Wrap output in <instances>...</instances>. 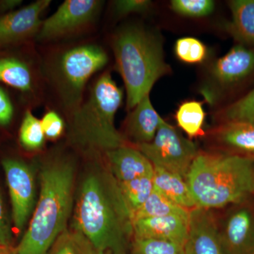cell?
Returning <instances> with one entry per match:
<instances>
[{"label":"cell","mask_w":254,"mask_h":254,"mask_svg":"<svg viewBox=\"0 0 254 254\" xmlns=\"http://www.w3.org/2000/svg\"><path fill=\"white\" fill-rule=\"evenodd\" d=\"M205 113L203 103L197 100H187L179 107L175 113L177 125L185 131L189 138L204 137L203 130Z\"/></svg>","instance_id":"cell-20"},{"label":"cell","mask_w":254,"mask_h":254,"mask_svg":"<svg viewBox=\"0 0 254 254\" xmlns=\"http://www.w3.org/2000/svg\"><path fill=\"white\" fill-rule=\"evenodd\" d=\"M50 3V0H38L0 16V45L18 43L38 34L43 23L41 15Z\"/></svg>","instance_id":"cell-14"},{"label":"cell","mask_w":254,"mask_h":254,"mask_svg":"<svg viewBox=\"0 0 254 254\" xmlns=\"http://www.w3.org/2000/svg\"><path fill=\"white\" fill-rule=\"evenodd\" d=\"M11 198L15 228L22 231L30 218L36 199V184L31 168L26 163L6 158L2 161Z\"/></svg>","instance_id":"cell-11"},{"label":"cell","mask_w":254,"mask_h":254,"mask_svg":"<svg viewBox=\"0 0 254 254\" xmlns=\"http://www.w3.org/2000/svg\"><path fill=\"white\" fill-rule=\"evenodd\" d=\"M12 243L11 227L0 193V247H12Z\"/></svg>","instance_id":"cell-32"},{"label":"cell","mask_w":254,"mask_h":254,"mask_svg":"<svg viewBox=\"0 0 254 254\" xmlns=\"http://www.w3.org/2000/svg\"><path fill=\"white\" fill-rule=\"evenodd\" d=\"M131 145L140 150L155 166L176 173L185 180L200 150L194 142L185 138L164 120L153 141Z\"/></svg>","instance_id":"cell-7"},{"label":"cell","mask_w":254,"mask_h":254,"mask_svg":"<svg viewBox=\"0 0 254 254\" xmlns=\"http://www.w3.org/2000/svg\"><path fill=\"white\" fill-rule=\"evenodd\" d=\"M73 218L71 227L86 235L99 251L126 248L133 237L131 215L108 168L83 180Z\"/></svg>","instance_id":"cell-1"},{"label":"cell","mask_w":254,"mask_h":254,"mask_svg":"<svg viewBox=\"0 0 254 254\" xmlns=\"http://www.w3.org/2000/svg\"><path fill=\"white\" fill-rule=\"evenodd\" d=\"M14 109L9 96L0 88V125H9L12 119Z\"/></svg>","instance_id":"cell-33"},{"label":"cell","mask_w":254,"mask_h":254,"mask_svg":"<svg viewBox=\"0 0 254 254\" xmlns=\"http://www.w3.org/2000/svg\"><path fill=\"white\" fill-rule=\"evenodd\" d=\"M46 138L41 120L27 110L20 127L19 141L21 145L28 150H38L44 145Z\"/></svg>","instance_id":"cell-26"},{"label":"cell","mask_w":254,"mask_h":254,"mask_svg":"<svg viewBox=\"0 0 254 254\" xmlns=\"http://www.w3.org/2000/svg\"><path fill=\"white\" fill-rule=\"evenodd\" d=\"M190 210L179 206L158 190L153 189L149 198L143 205L133 214L132 221L138 219L155 218V217L180 215L188 217Z\"/></svg>","instance_id":"cell-22"},{"label":"cell","mask_w":254,"mask_h":254,"mask_svg":"<svg viewBox=\"0 0 254 254\" xmlns=\"http://www.w3.org/2000/svg\"><path fill=\"white\" fill-rule=\"evenodd\" d=\"M99 252L86 235L71 227L60 234L48 254H98Z\"/></svg>","instance_id":"cell-21"},{"label":"cell","mask_w":254,"mask_h":254,"mask_svg":"<svg viewBox=\"0 0 254 254\" xmlns=\"http://www.w3.org/2000/svg\"><path fill=\"white\" fill-rule=\"evenodd\" d=\"M186 254H227L214 210L195 207L190 210Z\"/></svg>","instance_id":"cell-12"},{"label":"cell","mask_w":254,"mask_h":254,"mask_svg":"<svg viewBox=\"0 0 254 254\" xmlns=\"http://www.w3.org/2000/svg\"><path fill=\"white\" fill-rule=\"evenodd\" d=\"M231 21L225 29L239 44L254 48V0L229 1Z\"/></svg>","instance_id":"cell-19"},{"label":"cell","mask_w":254,"mask_h":254,"mask_svg":"<svg viewBox=\"0 0 254 254\" xmlns=\"http://www.w3.org/2000/svg\"><path fill=\"white\" fill-rule=\"evenodd\" d=\"M163 119L157 113L149 94L142 98L125 122V137L130 145L148 143L153 141Z\"/></svg>","instance_id":"cell-17"},{"label":"cell","mask_w":254,"mask_h":254,"mask_svg":"<svg viewBox=\"0 0 254 254\" xmlns=\"http://www.w3.org/2000/svg\"><path fill=\"white\" fill-rule=\"evenodd\" d=\"M213 119L215 125L227 123L254 124V88L240 99L215 112Z\"/></svg>","instance_id":"cell-23"},{"label":"cell","mask_w":254,"mask_h":254,"mask_svg":"<svg viewBox=\"0 0 254 254\" xmlns=\"http://www.w3.org/2000/svg\"><path fill=\"white\" fill-rule=\"evenodd\" d=\"M0 254H16L13 247H0Z\"/></svg>","instance_id":"cell-35"},{"label":"cell","mask_w":254,"mask_h":254,"mask_svg":"<svg viewBox=\"0 0 254 254\" xmlns=\"http://www.w3.org/2000/svg\"><path fill=\"white\" fill-rule=\"evenodd\" d=\"M170 5L177 14L187 17H204L215 9V2L212 0H173Z\"/></svg>","instance_id":"cell-29"},{"label":"cell","mask_w":254,"mask_h":254,"mask_svg":"<svg viewBox=\"0 0 254 254\" xmlns=\"http://www.w3.org/2000/svg\"><path fill=\"white\" fill-rule=\"evenodd\" d=\"M186 181L197 207L220 210L254 195V160L199 150Z\"/></svg>","instance_id":"cell-3"},{"label":"cell","mask_w":254,"mask_h":254,"mask_svg":"<svg viewBox=\"0 0 254 254\" xmlns=\"http://www.w3.org/2000/svg\"><path fill=\"white\" fill-rule=\"evenodd\" d=\"M105 155L110 173L119 183L153 176V164L133 145H123L105 152Z\"/></svg>","instance_id":"cell-16"},{"label":"cell","mask_w":254,"mask_h":254,"mask_svg":"<svg viewBox=\"0 0 254 254\" xmlns=\"http://www.w3.org/2000/svg\"><path fill=\"white\" fill-rule=\"evenodd\" d=\"M113 254H127L126 248L123 249H119V250H117L114 251L113 252Z\"/></svg>","instance_id":"cell-36"},{"label":"cell","mask_w":254,"mask_h":254,"mask_svg":"<svg viewBox=\"0 0 254 254\" xmlns=\"http://www.w3.org/2000/svg\"><path fill=\"white\" fill-rule=\"evenodd\" d=\"M254 74V48L238 44L214 62L201 93L210 104L218 103L227 93Z\"/></svg>","instance_id":"cell-8"},{"label":"cell","mask_w":254,"mask_h":254,"mask_svg":"<svg viewBox=\"0 0 254 254\" xmlns=\"http://www.w3.org/2000/svg\"><path fill=\"white\" fill-rule=\"evenodd\" d=\"M41 193L29 226L15 248L16 254H48L67 228L73 210L74 168L65 159L47 163L40 175Z\"/></svg>","instance_id":"cell-2"},{"label":"cell","mask_w":254,"mask_h":254,"mask_svg":"<svg viewBox=\"0 0 254 254\" xmlns=\"http://www.w3.org/2000/svg\"><path fill=\"white\" fill-rule=\"evenodd\" d=\"M108 62L105 50L93 44L74 47L59 57L52 78L65 109L72 114L79 108L87 82Z\"/></svg>","instance_id":"cell-6"},{"label":"cell","mask_w":254,"mask_h":254,"mask_svg":"<svg viewBox=\"0 0 254 254\" xmlns=\"http://www.w3.org/2000/svg\"></svg>","instance_id":"cell-38"},{"label":"cell","mask_w":254,"mask_h":254,"mask_svg":"<svg viewBox=\"0 0 254 254\" xmlns=\"http://www.w3.org/2000/svg\"><path fill=\"white\" fill-rule=\"evenodd\" d=\"M189 216L168 215L138 219L132 221L133 238L168 241L185 245L188 232Z\"/></svg>","instance_id":"cell-15"},{"label":"cell","mask_w":254,"mask_h":254,"mask_svg":"<svg viewBox=\"0 0 254 254\" xmlns=\"http://www.w3.org/2000/svg\"><path fill=\"white\" fill-rule=\"evenodd\" d=\"M132 254H186L183 246L168 241L133 238Z\"/></svg>","instance_id":"cell-28"},{"label":"cell","mask_w":254,"mask_h":254,"mask_svg":"<svg viewBox=\"0 0 254 254\" xmlns=\"http://www.w3.org/2000/svg\"><path fill=\"white\" fill-rule=\"evenodd\" d=\"M0 82L23 92L31 91L33 87L31 70L16 58L0 59Z\"/></svg>","instance_id":"cell-24"},{"label":"cell","mask_w":254,"mask_h":254,"mask_svg":"<svg viewBox=\"0 0 254 254\" xmlns=\"http://www.w3.org/2000/svg\"><path fill=\"white\" fill-rule=\"evenodd\" d=\"M116 68L127 91V109L130 111L170 67L164 58L163 43L151 31L140 26H127L113 39Z\"/></svg>","instance_id":"cell-4"},{"label":"cell","mask_w":254,"mask_h":254,"mask_svg":"<svg viewBox=\"0 0 254 254\" xmlns=\"http://www.w3.org/2000/svg\"><path fill=\"white\" fill-rule=\"evenodd\" d=\"M118 16H127L131 13H144L150 9L152 1L148 0H119L114 3Z\"/></svg>","instance_id":"cell-31"},{"label":"cell","mask_w":254,"mask_h":254,"mask_svg":"<svg viewBox=\"0 0 254 254\" xmlns=\"http://www.w3.org/2000/svg\"><path fill=\"white\" fill-rule=\"evenodd\" d=\"M153 176L135 179L131 181L119 183L124 202L131 215L136 213L149 198L153 190Z\"/></svg>","instance_id":"cell-25"},{"label":"cell","mask_w":254,"mask_h":254,"mask_svg":"<svg viewBox=\"0 0 254 254\" xmlns=\"http://www.w3.org/2000/svg\"><path fill=\"white\" fill-rule=\"evenodd\" d=\"M21 0H4L0 1V11L6 12L10 10L14 9L21 4Z\"/></svg>","instance_id":"cell-34"},{"label":"cell","mask_w":254,"mask_h":254,"mask_svg":"<svg viewBox=\"0 0 254 254\" xmlns=\"http://www.w3.org/2000/svg\"><path fill=\"white\" fill-rule=\"evenodd\" d=\"M214 210L227 254H254V195Z\"/></svg>","instance_id":"cell-9"},{"label":"cell","mask_w":254,"mask_h":254,"mask_svg":"<svg viewBox=\"0 0 254 254\" xmlns=\"http://www.w3.org/2000/svg\"><path fill=\"white\" fill-rule=\"evenodd\" d=\"M102 4L103 1L98 0H66L43 21L38 40L58 39L80 31L95 19Z\"/></svg>","instance_id":"cell-10"},{"label":"cell","mask_w":254,"mask_h":254,"mask_svg":"<svg viewBox=\"0 0 254 254\" xmlns=\"http://www.w3.org/2000/svg\"><path fill=\"white\" fill-rule=\"evenodd\" d=\"M153 189L179 206L191 210L195 208L194 198L188 184L180 175L153 165Z\"/></svg>","instance_id":"cell-18"},{"label":"cell","mask_w":254,"mask_h":254,"mask_svg":"<svg viewBox=\"0 0 254 254\" xmlns=\"http://www.w3.org/2000/svg\"><path fill=\"white\" fill-rule=\"evenodd\" d=\"M208 150L254 160V124L227 123L215 125L204 136Z\"/></svg>","instance_id":"cell-13"},{"label":"cell","mask_w":254,"mask_h":254,"mask_svg":"<svg viewBox=\"0 0 254 254\" xmlns=\"http://www.w3.org/2000/svg\"><path fill=\"white\" fill-rule=\"evenodd\" d=\"M207 48L203 42L193 37H184L175 43V55L187 64L203 63L207 57Z\"/></svg>","instance_id":"cell-27"},{"label":"cell","mask_w":254,"mask_h":254,"mask_svg":"<svg viewBox=\"0 0 254 254\" xmlns=\"http://www.w3.org/2000/svg\"><path fill=\"white\" fill-rule=\"evenodd\" d=\"M41 121L46 138L57 139L63 134L64 129V123L63 118L56 112L53 110L48 112Z\"/></svg>","instance_id":"cell-30"},{"label":"cell","mask_w":254,"mask_h":254,"mask_svg":"<svg viewBox=\"0 0 254 254\" xmlns=\"http://www.w3.org/2000/svg\"><path fill=\"white\" fill-rule=\"evenodd\" d=\"M123 100V90L111 73H103L92 87L86 101L71 114V141L81 147L105 152L128 145L115 125V115Z\"/></svg>","instance_id":"cell-5"},{"label":"cell","mask_w":254,"mask_h":254,"mask_svg":"<svg viewBox=\"0 0 254 254\" xmlns=\"http://www.w3.org/2000/svg\"><path fill=\"white\" fill-rule=\"evenodd\" d=\"M98 254H113L111 250L100 251Z\"/></svg>","instance_id":"cell-37"}]
</instances>
